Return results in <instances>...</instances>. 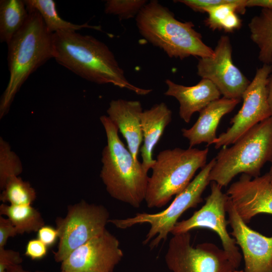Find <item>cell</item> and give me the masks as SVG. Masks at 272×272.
<instances>
[{
    "label": "cell",
    "instance_id": "cell-1",
    "mask_svg": "<svg viewBox=\"0 0 272 272\" xmlns=\"http://www.w3.org/2000/svg\"><path fill=\"white\" fill-rule=\"evenodd\" d=\"M53 44L56 61L83 79L98 84H111L139 95L152 91L130 83L113 52L92 36L58 31L53 33Z\"/></svg>",
    "mask_w": 272,
    "mask_h": 272
},
{
    "label": "cell",
    "instance_id": "cell-2",
    "mask_svg": "<svg viewBox=\"0 0 272 272\" xmlns=\"http://www.w3.org/2000/svg\"><path fill=\"white\" fill-rule=\"evenodd\" d=\"M28 12L26 23L7 44L10 77L1 98V118L7 114L28 77L54 57L53 33L48 30L38 12Z\"/></svg>",
    "mask_w": 272,
    "mask_h": 272
},
{
    "label": "cell",
    "instance_id": "cell-3",
    "mask_svg": "<svg viewBox=\"0 0 272 272\" xmlns=\"http://www.w3.org/2000/svg\"><path fill=\"white\" fill-rule=\"evenodd\" d=\"M100 120L107 138L102 152L100 177L113 198L138 208L145 200L149 177L139 161H135L118 135V129L107 116Z\"/></svg>",
    "mask_w": 272,
    "mask_h": 272
},
{
    "label": "cell",
    "instance_id": "cell-4",
    "mask_svg": "<svg viewBox=\"0 0 272 272\" xmlns=\"http://www.w3.org/2000/svg\"><path fill=\"white\" fill-rule=\"evenodd\" d=\"M141 35L171 58L211 57L214 50L206 45L192 22H181L157 1L148 2L135 17Z\"/></svg>",
    "mask_w": 272,
    "mask_h": 272
},
{
    "label": "cell",
    "instance_id": "cell-5",
    "mask_svg": "<svg viewBox=\"0 0 272 272\" xmlns=\"http://www.w3.org/2000/svg\"><path fill=\"white\" fill-rule=\"evenodd\" d=\"M215 159L209 179L221 187L239 174L260 176L265 164L272 161V116L251 128L231 147H223Z\"/></svg>",
    "mask_w": 272,
    "mask_h": 272
},
{
    "label": "cell",
    "instance_id": "cell-6",
    "mask_svg": "<svg viewBox=\"0 0 272 272\" xmlns=\"http://www.w3.org/2000/svg\"><path fill=\"white\" fill-rule=\"evenodd\" d=\"M209 151L208 148H175L160 152L148 182L145 199L147 206L161 208L183 191L196 171L206 165Z\"/></svg>",
    "mask_w": 272,
    "mask_h": 272
},
{
    "label": "cell",
    "instance_id": "cell-7",
    "mask_svg": "<svg viewBox=\"0 0 272 272\" xmlns=\"http://www.w3.org/2000/svg\"><path fill=\"white\" fill-rule=\"evenodd\" d=\"M215 162L216 159L214 158L163 211L154 214L139 213L125 219H110L109 222L121 229L138 224H149L150 228L143 243H149L151 249L158 247L162 241H166L182 214L190 208H195L202 201V194L211 182L210 174Z\"/></svg>",
    "mask_w": 272,
    "mask_h": 272
},
{
    "label": "cell",
    "instance_id": "cell-8",
    "mask_svg": "<svg viewBox=\"0 0 272 272\" xmlns=\"http://www.w3.org/2000/svg\"><path fill=\"white\" fill-rule=\"evenodd\" d=\"M67 210L64 218L55 220L58 244L53 254L56 262H62L76 249L102 233L110 220L104 206L84 200L68 206Z\"/></svg>",
    "mask_w": 272,
    "mask_h": 272
},
{
    "label": "cell",
    "instance_id": "cell-9",
    "mask_svg": "<svg viewBox=\"0 0 272 272\" xmlns=\"http://www.w3.org/2000/svg\"><path fill=\"white\" fill-rule=\"evenodd\" d=\"M165 260L172 272H233L238 268L229 255L214 243L194 247L189 232L173 235Z\"/></svg>",
    "mask_w": 272,
    "mask_h": 272
},
{
    "label": "cell",
    "instance_id": "cell-10",
    "mask_svg": "<svg viewBox=\"0 0 272 272\" xmlns=\"http://www.w3.org/2000/svg\"><path fill=\"white\" fill-rule=\"evenodd\" d=\"M271 72L272 64H263L257 69L242 96L241 108L231 119L232 126L214 142L215 149L233 144L251 128L271 116L267 92L268 78Z\"/></svg>",
    "mask_w": 272,
    "mask_h": 272
},
{
    "label": "cell",
    "instance_id": "cell-11",
    "mask_svg": "<svg viewBox=\"0 0 272 272\" xmlns=\"http://www.w3.org/2000/svg\"><path fill=\"white\" fill-rule=\"evenodd\" d=\"M228 199V195L222 192V187L216 182L212 181L211 193L206 198L205 205L188 219L178 222L171 233L173 235L180 234L196 228L212 230L218 234L223 249L238 268L242 255L235 239L230 236L227 229L229 224L226 219V206Z\"/></svg>",
    "mask_w": 272,
    "mask_h": 272
},
{
    "label": "cell",
    "instance_id": "cell-12",
    "mask_svg": "<svg viewBox=\"0 0 272 272\" xmlns=\"http://www.w3.org/2000/svg\"><path fill=\"white\" fill-rule=\"evenodd\" d=\"M232 52L229 37L222 36L213 55L199 59L197 74L201 79L212 82L223 97L240 100L250 82L234 64Z\"/></svg>",
    "mask_w": 272,
    "mask_h": 272
},
{
    "label": "cell",
    "instance_id": "cell-13",
    "mask_svg": "<svg viewBox=\"0 0 272 272\" xmlns=\"http://www.w3.org/2000/svg\"><path fill=\"white\" fill-rule=\"evenodd\" d=\"M118 239L106 229L73 251L61 262V270L113 272L123 253Z\"/></svg>",
    "mask_w": 272,
    "mask_h": 272
},
{
    "label": "cell",
    "instance_id": "cell-14",
    "mask_svg": "<svg viewBox=\"0 0 272 272\" xmlns=\"http://www.w3.org/2000/svg\"><path fill=\"white\" fill-rule=\"evenodd\" d=\"M230 233L242 250L244 272H272V236H265L249 227L238 214L229 198L226 206Z\"/></svg>",
    "mask_w": 272,
    "mask_h": 272
},
{
    "label": "cell",
    "instance_id": "cell-15",
    "mask_svg": "<svg viewBox=\"0 0 272 272\" xmlns=\"http://www.w3.org/2000/svg\"><path fill=\"white\" fill-rule=\"evenodd\" d=\"M226 194L239 216L248 223L260 214L272 215V184L267 173L252 178L242 174Z\"/></svg>",
    "mask_w": 272,
    "mask_h": 272
},
{
    "label": "cell",
    "instance_id": "cell-16",
    "mask_svg": "<svg viewBox=\"0 0 272 272\" xmlns=\"http://www.w3.org/2000/svg\"><path fill=\"white\" fill-rule=\"evenodd\" d=\"M143 111L140 101L122 99L112 100L107 110V116L125 139L135 161H139L138 155L143 140L141 124Z\"/></svg>",
    "mask_w": 272,
    "mask_h": 272
},
{
    "label": "cell",
    "instance_id": "cell-17",
    "mask_svg": "<svg viewBox=\"0 0 272 272\" xmlns=\"http://www.w3.org/2000/svg\"><path fill=\"white\" fill-rule=\"evenodd\" d=\"M165 83L167 90L164 94L176 98L179 103V115L189 123L192 115L200 112L212 102L220 98V92L210 81L202 79L196 85L185 86L169 79Z\"/></svg>",
    "mask_w": 272,
    "mask_h": 272
},
{
    "label": "cell",
    "instance_id": "cell-18",
    "mask_svg": "<svg viewBox=\"0 0 272 272\" xmlns=\"http://www.w3.org/2000/svg\"><path fill=\"white\" fill-rule=\"evenodd\" d=\"M240 102L239 99L222 97L210 103L199 113L195 123L188 129H181L183 137L188 140L189 148L202 143L207 146L217 139L216 131L223 116L231 112Z\"/></svg>",
    "mask_w": 272,
    "mask_h": 272
},
{
    "label": "cell",
    "instance_id": "cell-19",
    "mask_svg": "<svg viewBox=\"0 0 272 272\" xmlns=\"http://www.w3.org/2000/svg\"><path fill=\"white\" fill-rule=\"evenodd\" d=\"M172 114L171 110L164 102L155 104L141 114L143 144L140 151L142 158V165L148 172L155 162L153 158V150L165 128L171 121Z\"/></svg>",
    "mask_w": 272,
    "mask_h": 272
},
{
    "label": "cell",
    "instance_id": "cell-20",
    "mask_svg": "<svg viewBox=\"0 0 272 272\" xmlns=\"http://www.w3.org/2000/svg\"><path fill=\"white\" fill-rule=\"evenodd\" d=\"M29 15L24 0H1V42L8 44L25 25Z\"/></svg>",
    "mask_w": 272,
    "mask_h": 272
},
{
    "label": "cell",
    "instance_id": "cell-21",
    "mask_svg": "<svg viewBox=\"0 0 272 272\" xmlns=\"http://www.w3.org/2000/svg\"><path fill=\"white\" fill-rule=\"evenodd\" d=\"M245 0H232L231 2L209 9L205 23L213 31L224 30L233 32L242 26V20L238 14L246 11Z\"/></svg>",
    "mask_w": 272,
    "mask_h": 272
},
{
    "label": "cell",
    "instance_id": "cell-22",
    "mask_svg": "<svg viewBox=\"0 0 272 272\" xmlns=\"http://www.w3.org/2000/svg\"><path fill=\"white\" fill-rule=\"evenodd\" d=\"M250 38L259 49L258 59L272 64V10L262 9L248 24Z\"/></svg>",
    "mask_w": 272,
    "mask_h": 272
},
{
    "label": "cell",
    "instance_id": "cell-23",
    "mask_svg": "<svg viewBox=\"0 0 272 272\" xmlns=\"http://www.w3.org/2000/svg\"><path fill=\"white\" fill-rule=\"evenodd\" d=\"M27 9L36 11L41 15L48 30L54 33L58 31H77L83 28L101 30L100 26H92L88 23L76 24L61 18L53 0H24Z\"/></svg>",
    "mask_w": 272,
    "mask_h": 272
},
{
    "label": "cell",
    "instance_id": "cell-24",
    "mask_svg": "<svg viewBox=\"0 0 272 272\" xmlns=\"http://www.w3.org/2000/svg\"><path fill=\"white\" fill-rule=\"evenodd\" d=\"M0 215L10 220L19 234L37 232L45 225L40 213L31 205L14 206L3 203L0 205Z\"/></svg>",
    "mask_w": 272,
    "mask_h": 272
},
{
    "label": "cell",
    "instance_id": "cell-25",
    "mask_svg": "<svg viewBox=\"0 0 272 272\" xmlns=\"http://www.w3.org/2000/svg\"><path fill=\"white\" fill-rule=\"evenodd\" d=\"M36 198L35 189L19 176L10 178L0 195L1 201L14 206L31 205Z\"/></svg>",
    "mask_w": 272,
    "mask_h": 272
},
{
    "label": "cell",
    "instance_id": "cell-26",
    "mask_svg": "<svg viewBox=\"0 0 272 272\" xmlns=\"http://www.w3.org/2000/svg\"><path fill=\"white\" fill-rule=\"evenodd\" d=\"M23 171L22 163L9 144L0 138V189L3 190L8 180L19 176Z\"/></svg>",
    "mask_w": 272,
    "mask_h": 272
},
{
    "label": "cell",
    "instance_id": "cell-27",
    "mask_svg": "<svg viewBox=\"0 0 272 272\" xmlns=\"http://www.w3.org/2000/svg\"><path fill=\"white\" fill-rule=\"evenodd\" d=\"M147 3L146 0H107L104 11L118 16L120 20L128 19L136 17Z\"/></svg>",
    "mask_w": 272,
    "mask_h": 272
},
{
    "label": "cell",
    "instance_id": "cell-28",
    "mask_svg": "<svg viewBox=\"0 0 272 272\" xmlns=\"http://www.w3.org/2000/svg\"><path fill=\"white\" fill-rule=\"evenodd\" d=\"M232 0H179V2L187 6L195 12L207 13L210 9L232 2Z\"/></svg>",
    "mask_w": 272,
    "mask_h": 272
},
{
    "label": "cell",
    "instance_id": "cell-29",
    "mask_svg": "<svg viewBox=\"0 0 272 272\" xmlns=\"http://www.w3.org/2000/svg\"><path fill=\"white\" fill-rule=\"evenodd\" d=\"M23 260L19 252L0 247V272H7L10 267L21 264Z\"/></svg>",
    "mask_w": 272,
    "mask_h": 272
},
{
    "label": "cell",
    "instance_id": "cell-30",
    "mask_svg": "<svg viewBox=\"0 0 272 272\" xmlns=\"http://www.w3.org/2000/svg\"><path fill=\"white\" fill-rule=\"evenodd\" d=\"M48 247L38 238L31 239L27 243L25 255L32 260L41 259L47 255Z\"/></svg>",
    "mask_w": 272,
    "mask_h": 272
},
{
    "label": "cell",
    "instance_id": "cell-31",
    "mask_svg": "<svg viewBox=\"0 0 272 272\" xmlns=\"http://www.w3.org/2000/svg\"><path fill=\"white\" fill-rule=\"evenodd\" d=\"M19 234V232L9 219L0 217V247H4L10 237Z\"/></svg>",
    "mask_w": 272,
    "mask_h": 272
},
{
    "label": "cell",
    "instance_id": "cell-32",
    "mask_svg": "<svg viewBox=\"0 0 272 272\" xmlns=\"http://www.w3.org/2000/svg\"><path fill=\"white\" fill-rule=\"evenodd\" d=\"M37 237L49 247L53 245L58 239V233L56 228L44 225L37 232Z\"/></svg>",
    "mask_w": 272,
    "mask_h": 272
},
{
    "label": "cell",
    "instance_id": "cell-33",
    "mask_svg": "<svg viewBox=\"0 0 272 272\" xmlns=\"http://www.w3.org/2000/svg\"><path fill=\"white\" fill-rule=\"evenodd\" d=\"M246 7H261L272 10V0H245Z\"/></svg>",
    "mask_w": 272,
    "mask_h": 272
},
{
    "label": "cell",
    "instance_id": "cell-34",
    "mask_svg": "<svg viewBox=\"0 0 272 272\" xmlns=\"http://www.w3.org/2000/svg\"><path fill=\"white\" fill-rule=\"evenodd\" d=\"M267 92L268 103L271 112L272 116V72L268 78Z\"/></svg>",
    "mask_w": 272,
    "mask_h": 272
},
{
    "label": "cell",
    "instance_id": "cell-35",
    "mask_svg": "<svg viewBox=\"0 0 272 272\" xmlns=\"http://www.w3.org/2000/svg\"><path fill=\"white\" fill-rule=\"evenodd\" d=\"M7 272H46L42 270H36L35 271H30L25 270L23 268L21 264H18L10 267Z\"/></svg>",
    "mask_w": 272,
    "mask_h": 272
},
{
    "label": "cell",
    "instance_id": "cell-36",
    "mask_svg": "<svg viewBox=\"0 0 272 272\" xmlns=\"http://www.w3.org/2000/svg\"><path fill=\"white\" fill-rule=\"evenodd\" d=\"M271 165L270 169H269V171L267 172V173H268V176L269 177L270 182H271V183L272 184V161H271Z\"/></svg>",
    "mask_w": 272,
    "mask_h": 272
},
{
    "label": "cell",
    "instance_id": "cell-37",
    "mask_svg": "<svg viewBox=\"0 0 272 272\" xmlns=\"http://www.w3.org/2000/svg\"><path fill=\"white\" fill-rule=\"evenodd\" d=\"M233 272H244V271H243V270H238L236 269L235 271H234Z\"/></svg>",
    "mask_w": 272,
    "mask_h": 272
},
{
    "label": "cell",
    "instance_id": "cell-38",
    "mask_svg": "<svg viewBox=\"0 0 272 272\" xmlns=\"http://www.w3.org/2000/svg\"><path fill=\"white\" fill-rule=\"evenodd\" d=\"M60 272H75V271H70L61 270Z\"/></svg>",
    "mask_w": 272,
    "mask_h": 272
}]
</instances>
